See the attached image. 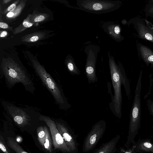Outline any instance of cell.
<instances>
[{"label": "cell", "instance_id": "cell-11", "mask_svg": "<svg viewBox=\"0 0 153 153\" xmlns=\"http://www.w3.org/2000/svg\"><path fill=\"white\" fill-rule=\"evenodd\" d=\"M55 124L71 153H79V144L73 131L63 121H56Z\"/></svg>", "mask_w": 153, "mask_h": 153}, {"label": "cell", "instance_id": "cell-27", "mask_svg": "<svg viewBox=\"0 0 153 153\" xmlns=\"http://www.w3.org/2000/svg\"><path fill=\"white\" fill-rule=\"evenodd\" d=\"M7 32L5 31H2L0 34V37H4L7 35Z\"/></svg>", "mask_w": 153, "mask_h": 153}, {"label": "cell", "instance_id": "cell-28", "mask_svg": "<svg viewBox=\"0 0 153 153\" xmlns=\"http://www.w3.org/2000/svg\"><path fill=\"white\" fill-rule=\"evenodd\" d=\"M14 15V13L11 12L8 13L6 16L8 17H13Z\"/></svg>", "mask_w": 153, "mask_h": 153}, {"label": "cell", "instance_id": "cell-13", "mask_svg": "<svg viewBox=\"0 0 153 153\" xmlns=\"http://www.w3.org/2000/svg\"><path fill=\"white\" fill-rule=\"evenodd\" d=\"M120 138V135H116L109 141L102 144L92 153H115L117 151V145Z\"/></svg>", "mask_w": 153, "mask_h": 153}, {"label": "cell", "instance_id": "cell-14", "mask_svg": "<svg viewBox=\"0 0 153 153\" xmlns=\"http://www.w3.org/2000/svg\"><path fill=\"white\" fill-rule=\"evenodd\" d=\"M136 44L138 56L147 64H153V51L140 42H137Z\"/></svg>", "mask_w": 153, "mask_h": 153}, {"label": "cell", "instance_id": "cell-2", "mask_svg": "<svg viewBox=\"0 0 153 153\" xmlns=\"http://www.w3.org/2000/svg\"><path fill=\"white\" fill-rule=\"evenodd\" d=\"M1 69L0 76L4 78L8 88H11L16 84L20 83L26 91L34 94V84L24 67L16 62L9 61L2 63Z\"/></svg>", "mask_w": 153, "mask_h": 153}, {"label": "cell", "instance_id": "cell-20", "mask_svg": "<svg viewBox=\"0 0 153 153\" xmlns=\"http://www.w3.org/2000/svg\"><path fill=\"white\" fill-rule=\"evenodd\" d=\"M144 11L146 17L153 18V4L148 2L146 6Z\"/></svg>", "mask_w": 153, "mask_h": 153}, {"label": "cell", "instance_id": "cell-4", "mask_svg": "<svg viewBox=\"0 0 153 153\" xmlns=\"http://www.w3.org/2000/svg\"><path fill=\"white\" fill-rule=\"evenodd\" d=\"M1 103L7 114L19 127L23 128L30 125L34 120H40L41 114L34 110L19 106L5 101H2Z\"/></svg>", "mask_w": 153, "mask_h": 153}, {"label": "cell", "instance_id": "cell-16", "mask_svg": "<svg viewBox=\"0 0 153 153\" xmlns=\"http://www.w3.org/2000/svg\"><path fill=\"white\" fill-rule=\"evenodd\" d=\"M7 145L13 150L16 153H28L25 152L13 138L8 137L7 140Z\"/></svg>", "mask_w": 153, "mask_h": 153}, {"label": "cell", "instance_id": "cell-23", "mask_svg": "<svg viewBox=\"0 0 153 153\" xmlns=\"http://www.w3.org/2000/svg\"><path fill=\"white\" fill-rule=\"evenodd\" d=\"M16 7V5L15 4H13L8 7L7 10L9 11H12L15 9Z\"/></svg>", "mask_w": 153, "mask_h": 153}, {"label": "cell", "instance_id": "cell-25", "mask_svg": "<svg viewBox=\"0 0 153 153\" xmlns=\"http://www.w3.org/2000/svg\"><path fill=\"white\" fill-rule=\"evenodd\" d=\"M0 27L3 28H7L8 27V25L6 23L1 22L0 23Z\"/></svg>", "mask_w": 153, "mask_h": 153}, {"label": "cell", "instance_id": "cell-17", "mask_svg": "<svg viewBox=\"0 0 153 153\" xmlns=\"http://www.w3.org/2000/svg\"><path fill=\"white\" fill-rule=\"evenodd\" d=\"M45 133L46 139L44 147L47 151L50 152L52 151V142L51 136L46 126H44Z\"/></svg>", "mask_w": 153, "mask_h": 153}, {"label": "cell", "instance_id": "cell-19", "mask_svg": "<svg viewBox=\"0 0 153 153\" xmlns=\"http://www.w3.org/2000/svg\"><path fill=\"white\" fill-rule=\"evenodd\" d=\"M138 148L142 151L153 152V144L149 141L142 142L138 145Z\"/></svg>", "mask_w": 153, "mask_h": 153}, {"label": "cell", "instance_id": "cell-18", "mask_svg": "<svg viewBox=\"0 0 153 153\" xmlns=\"http://www.w3.org/2000/svg\"><path fill=\"white\" fill-rule=\"evenodd\" d=\"M37 132L38 140L42 146L44 147L46 139L44 126H40L38 127L37 129Z\"/></svg>", "mask_w": 153, "mask_h": 153}, {"label": "cell", "instance_id": "cell-7", "mask_svg": "<svg viewBox=\"0 0 153 153\" xmlns=\"http://www.w3.org/2000/svg\"><path fill=\"white\" fill-rule=\"evenodd\" d=\"M100 50L98 45H89L86 46L84 52L86 54L85 71L89 84L97 82L98 78L96 72V65L98 53Z\"/></svg>", "mask_w": 153, "mask_h": 153}, {"label": "cell", "instance_id": "cell-30", "mask_svg": "<svg viewBox=\"0 0 153 153\" xmlns=\"http://www.w3.org/2000/svg\"><path fill=\"white\" fill-rule=\"evenodd\" d=\"M125 153H131L130 152H126Z\"/></svg>", "mask_w": 153, "mask_h": 153}, {"label": "cell", "instance_id": "cell-12", "mask_svg": "<svg viewBox=\"0 0 153 153\" xmlns=\"http://www.w3.org/2000/svg\"><path fill=\"white\" fill-rule=\"evenodd\" d=\"M104 31L116 41L120 42L124 39L121 34V28L119 24L114 22H107L102 25Z\"/></svg>", "mask_w": 153, "mask_h": 153}, {"label": "cell", "instance_id": "cell-1", "mask_svg": "<svg viewBox=\"0 0 153 153\" xmlns=\"http://www.w3.org/2000/svg\"><path fill=\"white\" fill-rule=\"evenodd\" d=\"M109 66L114 91V95L109 104L110 108L114 115L118 118L122 116V95L121 85L125 88L126 95H129L128 83L122 64L116 62L114 57L108 53Z\"/></svg>", "mask_w": 153, "mask_h": 153}, {"label": "cell", "instance_id": "cell-9", "mask_svg": "<svg viewBox=\"0 0 153 153\" xmlns=\"http://www.w3.org/2000/svg\"><path fill=\"white\" fill-rule=\"evenodd\" d=\"M127 24L132 26L136 36L153 43V25L151 23L146 19L136 17L130 20Z\"/></svg>", "mask_w": 153, "mask_h": 153}, {"label": "cell", "instance_id": "cell-21", "mask_svg": "<svg viewBox=\"0 0 153 153\" xmlns=\"http://www.w3.org/2000/svg\"><path fill=\"white\" fill-rule=\"evenodd\" d=\"M0 149L4 153H10L9 149L1 135L0 137Z\"/></svg>", "mask_w": 153, "mask_h": 153}, {"label": "cell", "instance_id": "cell-26", "mask_svg": "<svg viewBox=\"0 0 153 153\" xmlns=\"http://www.w3.org/2000/svg\"><path fill=\"white\" fill-rule=\"evenodd\" d=\"M39 39V37L37 36H33L30 38V41L32 42H34L37 41Z\"/></svg>", "mask_w": 153, "mask_h": 153}, {"label": "cell", "instance_id": "cell-29", "mask_svg": "<svg viewBox=\"0 0 153 153\" xmlns=\"http://www.w3.org/2000/svg\"><path fill=\"white\" fill-rule=\"evenodd\" d=\"M148 2L153 4V0H149Z\"/></svg>", "mask_w": 153, "mask_h": 153}, {"label": "cell", "instance_id": "cell-3", "mask_svg": "<svg viewBox=\"0 0 153 153\" xmlns=\"http://www.w3.org/2000/svg\"><path fill=\"white\" fill-rule=\"evenodd\" d=\"M34 66L37 75L51 93L59 108L63 110L69 109L71 105L59 85L41 65L34 63Z\"/></svg>", "mask_w": 153, "mask_h": 153}, {"label": "cell", "instance_id": "cell-8", "mask_svg": "<svg viewBox=\"0 0 153 153\" xmlns=\"http://www.w3.org/2000/svg\"><path fill=\"white\" fill-rule=\"evenodd\" d=\"M106 127V123L103 120L98 121L92 126L84 140L83 152H89L95 148L104 134Z\"/></svg>", "mask_w": 153, "mask_h": 153}, {"label": "cell", "instance_id": "cell-6", "mask_svg": "<svg viewBox=\"0 0 153 153\" xmlns=\"http://www.w3.org/2000/svg\"><path fill=\"white\" fill-rule=\"evenodd\" d=\"M122 4L119 0H77L78 9L85 12L95 14L105 13L115 11Z\"/></svg>", "mask_w": 153, "mask_h": 153}, {"label": "cell", "instance_id": "cell-24", "mask_svg": "<svg viewBox=\"0 0 153 153\" xmlns=\"http://www.w3.org/2000/svg\"><path fill=\"white\" fill-rule=\"evenodd\" d=\"M23 25L25 27H29L33 25L32 23L28 22H24L23 23Z\"/></svg>", "mask_w": 153, "mask_h": 153}, {"label": "cell", "instance_id": "cell-5", "mask_svg": "<svg viewBox=\"0 0 153 153\" xmlns=\"http://www.w3.org/2000/svg\"><path fill=\"white\" fill-rule=\"evenodd\" d=\"M142 71L141 70L135 90V94L130 114L127 140L125 146L128 147L134 142V139L137 134L140 125L141 116L140 92Z\"/></svg>", "mask_w": 153, "mask_h": 153}, {"label": "cell", "instance_id": "cell-15", "mask_svg": "<svg viewBox=\"0 0 153 153\" xmlns=\"http://www.w3.org/2000/svg\"><path fill=\"white\" fill-rule=\"evenodd\" d=\"M66 65L68 70L71 74L79 75L80 74V71L77 67L74 58L71 56L67 58Z\"/></svg>", "mask_w": 153, "mask_h": 153}, {"label": "cell", "instance_id": "cell-10", "mask_svg": "<svg viewBox=\"0 0 153 153\" xmlns=\"http://www.w3.org/2000/svg\"><path fill=\"white\" fill-rule=\"evenodd\" d=\"M40 119L45 123L49 128L54 149H59L64 153H71L58 130L55 121L48 117L42 114Z\"/></svg>", "mask_w": 153, "mask_h": 153}, {"label": "cell", "instance_id": "cell-22", "mask_svg": "<svg viewBox=\"0 0 153 153\" xmlns=\"http://www.w3.org/2000/svg\"><path fill=\"white\" fill-rule=\"evenodd\" d=\"M45 19L44 17L42 15H39L36 17L34 19L35 22H37L43 21Z\"/></svg>", "mask_w": 153, "mask_h": 153}]
</instances>
